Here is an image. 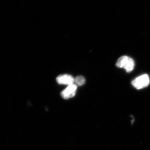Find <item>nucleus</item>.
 <instances>
[{"label":"nucleus","mask_w":150,"mask_h":150,"mask_svg":"<svg viewBox=\"0 0 150 150\" xmlns=\"http://www.w3.org/2000/svg\"><path fill=\"white\" fill-rule=\"evenodd\" d=\"M150 79L147 74L141 75L132 81L133 86L137 89H139L146 88L149 85Z\"/></svg>","instance_id":"2"},{"label":"nucleus","mask_w":150,"mask_h":150,"mask_svg":"<svg viewBox=\"0 0 150 150\" xmlns=\"http://www.w3.org/2000/svg\"><path fill=\"white\" fill-rule=\"evenodd\" d=\"M85 81L86 80L82 76H78L75 78L74 82L76 83V85L81 86L85 83Z\"/></svg>","instance_id":"5"},{"label":"nucleus","mask_w":150,"mask_h":150,"mask_svg":"<svg viewBox=\"0 0 150 150\" xmlns=\"http://www.w3.org/2000/svg\"><path fill=\"white\" fill-rule=\"evenodd\" d=\"M116 66L119 68H124L127 72H130L132 71L134 68V61L129 57L123 56L117 60Z\"/></svg>","instance_id":"1"},{"label":"nucleus","mask_w":150,"mask_h":150,"mask_svg":"<svg viewBox=\"0 0 150 150\" xmlns=\"http://www.w3.org/2000/svg\"><path fill=\"white\" fill-rule=\"evenodd\" d=\"M57 82L60 85H72L74 84L75 79L71 75L68 74L60 75L57 78Z\"/></svg>","instance_id":"4"},{"label":"nucleus","mask_w":150,"mask_h":150,"mask_svg":"<svg viewBox=\"0 0 150 150\" xmlns=\"http://www.w3.org/2000/svg\"><path fill=\"white\" fill-rule=\"evenodd\" d=\"M77 86L75 84L68 86L65 89L61 92V96L65 99H68L74 96L76 93Z\"/></svg>","instance_id":"3"}]
</instances>
